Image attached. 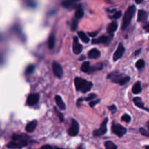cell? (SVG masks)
Listing matches in <instances>:
<instances>
[{"label":"cell","instance_id":"1","mask_svg":"<svg viewBox=\"0 0 149 149\" xmlns=\"http://www.w3.org/2000/svg\"><path fill=\"white\" fill-rule=\"evenodd\" d=\"M28 137L24 135H14L12 137V141L8 144V147L12 149H21L25 147L28 143Z\"/></svg>","mask_w":149,"mask_h":149},{"label":"cell","instance_id":"2","mask_svg":"<svg viewBox=\"0 0 149 149\" xmlns=\"http://www.w3.org/2000/svg\"><path fill=\"white\" fill-rule=\"evenodd\" d=\"M74 83H75L76 90L77 91L82 92L83 93L89 92L92 87V83L79 77H76L74 79Z\"/></svg>","mask_w":149,"mask_h":149},{"label":"cell","instance_id":"3","mask_svg":"<svg viewBox=\"0 0 149 149\" xmlns=\"http://www.w3.org/2000/svg\"><path fill=\"white\" fill-rule=\"evenodd\" d=\"M107 78L111 79L113 82L117 83L119 85H124L127 81H130V78L129 76L120 74L118 71H114L108 75Z\"/></svg>","mask_w":149,"mask_h":149},{"label":"cell","instance_id":"4","mask_svg":"<svg viewBox=\"0 0 149 149\" xmlns=\"http://www.w3.org/2000/svg\"><path fill=\"white\" fill-rule=\"evenodd\" d=\"M136 8L135 5H130L124 15V18H123V24H122V30H125L128 26H130V23H131L132 18L133 15L135 13Z\"/></svg>","mask_w":149,"mask_h":149},{"label":"cell","instance_id":"5","mask_svg":"<svg viewBox=\"0 0 149 149\" xmlns=\"http://www.w3.org/2000/svg\"><path fill=\"white\" fill-rule=\"evenodd\" d=\"M111 130L112 132L116 135L118 136L119 137H121L124 135L126 132H127V129L124 127V126L121 125L119 124H112V127H111Z\"/></svg>","mask_w":149,"mask_h":149},{"label":"cell","instance_id":"6","mask_svg":"<svg viewBox=\"0 0 149 149\" xmlns=\"http://www.w3.org/2000/svg\"><path fill=\"white\" fill-rule=\"evenodd\" d=\"M108 118H106L101 124L100 128L93 131V135L95 137H99V136L103 135L107 132V123H108Z\"/></svg>","mask_w":149,"mask_h":149},{"label":"cell","instance_id":"7","mask_svg":"<svg viewBox=\"0 0 149 149\" xmlns=\"http://www.w3.org/2000/svg\"><path fill=\"white\" fill-rule=\"evenodd\" d=\"M79 132V123L77 122V120L72 119V122H71V126H70L69 129L68 130V134L70 136H77L78 135Z\"/></svg>","mask_w":149,"mask_h":149},{"label":"cell","instance_id":"8","mask_svg":"<svg viewBox=\"0 0 149 149\" xmlns=\"http://www.w3.org/2000/svg\"><path fill=\"white\" fill-rule=\"evenodd\" d=\"M124 52H125V48H124V45H123L122 43H119L118 46V48L116 50V52H114V56H113L114 61H117L118 60H119L124 55Z\"/></svg>","mask_w":149,"mask_h":149},{"label":"cell","instance_id":"9","mask_svg":"<svg viewBox=\"0 0 149 149\" xmlns=\"http://www.w3.org/2000/svg\"><path fill=\"white\" fill-rule=\"evenodd\" d=\"M52 71H53L54 74L57 77H58V78H61L63 74V71L62 67L56 61H54L52 63Z\"/></svg>","mask_w":149,"mask_h":149},{"label":"cell","instance_id":"10","mask_svg":"<svg viewBox=\"0 0 149 149\" xmlns=\"http://www.w3.org/2000/svg\"><path fill=\"white\" fill-rule=\"evenodd\" d=\"M39 94L33 93V94L29 95L28 98H27V105L31 106L36 105L39 102Z\"/></svg>","mask_w":149,"mask_h":149},{"label":"cell","instance_id":"11","mask_svg":"<svg viewBox=\"0 0 149 149\" xmlns=\"http://www.w3.org/2000/svg\"><path fill=\"white\" fill-rule=\"evenodd\" d=\"M73 51H74V54L76 55H79L82 51V46L81 44H79L78 41V38L77 37H74V42H73Z\"/></svg>","mask_w":149,"mask_h":149},{"label":"cell","instance_id":"12","mask_svg":"<svg viewBox=\"0 0 149 149\" xmlns=\"http://www.w3.org/2000/svg\"><path fill=\"white\" fill-rule=\"evenodd\" d=\"M110 41V38L107 36H101L97 39H94L92 41V44H106Z\"/></svg>","mask_w":149,"mask_h":149},{"label":"cell","instance_id":"13","mask_svg":"<svg viewBox=\"0 0 149 149\" xmlns=\"http://www.w3.org/2000/svg\"><path fill=\"white\" fill-rule=\"evenodd\" d=\"M62 5L63 7H64L65 8L67 9H74V8H77V7L78 6L77 5V1H73V0H68V1H63L62 2Z\"/></svg>","mask_w":149,"mask_h":149},{"label":"cell","instance_id":"14","mask_svg":"<svg viewBox=\"0 0 149 149\" xmlns=\"http://www.w3.org/2000/svg\"><path fill=\"white\" fill-rule=\"evenodd\" d=\"M133 102H134V103L135 104L136 106H137L138 108H142V109H144L147 111H149V109H148V108H146V107L144 106V103H143V101H142L140 97H134V98H133Z\"/></svg>","mask_w":149,"mask_h":149},{"label":"cell","instance_id":"15","mask_svg":"<svg viewBox=\"0 0 149 149\" xmlns=\"http://www.w3.org/2000/svg\"><path fill=\"white\" fill-rule=\"evenodd\" d=\"M117 28H118V23L117 21H113L107 27V31L108 34H114L116 31H117Z\"/></svg>","mask_w":149,"mask_h":149},{"label":"cell","instance_id":"16","mask_svg":"<svg viewBox=\"0 0 149 149\" xmlns=\"http://www.w3.org/2000/svg\"><path fill=\"white\" fill-rule=\"evenodd\" d=\"M37 126V120H34V121H31V122H29L28 124H27L26 127V132H28L31 133L35 130Z\"/></svg>","mask_w":149,"mask_h":149},{"label":"cell","instance_id":"17","mask_svg":"<svg viewBox=\"0 0 149 149\" xmlns=\"http://www.w3.org/2000/svg\"><path fill=\"white\" fill-rule=\"evenodd\" d=\"M148 13L143 10H140L138 11V14H137V22H143L147 19Z\"/></svg>","mask_w":149,"mask_h":149},{"label":"cell","instance_id":"18","mask_svg":"<svg viewBox=\"0 0 149 149\" xmlns=\"http://www.w3.org/2000/svg\"><path fill=\"white\" fill-rule=\"evenodd\" d=\"M100 56H101V52L95 48L91 50L88 53L89 58H91V59H96Z\"/></svg>","mask_w":149,"mask_h":149},{"label":"cell","instance_id":"19","mask_svg":"<svg viewBox=\"0 0 149 149\" xmlns=\"http://www.w3.org/2000/svg\"><path fill=\"white\" fill-rule=\"evenodd\" d=\"M55 102H56L57 106H58V108L61 110H65L66 109V105L64 103V102L63 101V99L61 98V97L60 95H56L55 96Z\"/></svg>","mask_w":149,"mask_h":149},{"label":"cell","instance_id":"20","mask_svg":"<svg viewBox=\"0 0 149 149\" xmlns=\"http://www.w3.org/2000/svg\"><path fill=\"white\" fill-rule=\"evenodd\" d=\"M75 16L77 19H80L84 16V10L81 7V5L79 4L78 6L76 8V12H75Z\"/></svg>","mask_w":149,"mask_h":149},{"label":"cell","instance_id":"21","mask_svg":"<svg viewBox=\"0 0 149 149\" xmlns=\"http://www.w3.org/2000/svg\"><path fill=\"white\" fill-rule=\"evenodd\" d=\"M90 68H91V66H90V63L89 61L83 63L81 66V70L84 73H90Z\"/></svg>","mask_w":149,"mask_h":149},{"label":"cell","instance_id":"22","mask_svg":"<svg viewBox=\"0 0 149 149\" xmlns=\"http://www.w3.org/2000/svg\"><path fill=\"white\" fill-rule=\"evenodd\" d=\"M55 45V37L53 34L50 35V38L48 39V48L50 50H52L54 49Z\"/></svg>","mask_w":149,"mask_h":149},{"label":"cell","instance_id":"23","mask_svg":"<svg viewBox=\"0 0 149 149\" xmlns=\"http://www.w3.org/2000/svg\"><path fill=\"white\" fill-rule=\"evenodd\" d=\"M141 84L140 81H137L132 87V92L134 94H138V93L141 92Z\"/></svg>","mask_w":149,"mask_h":149},{"label":"cell","instance_id":"24","mask_svg":"<svg viewBox=\"0 0 149 149\" xmlns=\"http://www.w3.org/2000/svg\"><path fill=\"white\" fill-rule=\"evenodd\" d=\"M78 35H79V37H80V39H81L82 40L84 43H88L89 41H90L88 37H87V36L86 35V34H84L83 31H79Z\"/></svg>","mask_w":149,"mask_h":149},{"label":"cell","instance_id":"25","mask_svg":"<svg viewBox=\"0 0 149 149\" xmlns=\"http://www.w3.org/2000/svg\"><path fill=\"white\" fill-rule=\"evenodd\" d=\"M103 64L102 63H97L95 64V66H91V68H90V73H92V72H94V71H100V70H101L103 68Z\"/></svg>","mask_w":149,"mask_h":149},{"label":"cell","instance_id":"26","mask_svg":"<svg viewBox=\"0 0 149 149\" xmlns=\"http://www.w3.org/2000/svg\"><path fill=\"white\" fill-rule=\"evenodd\" d=\"M106 149H117V146L111 141H106L105 143Z\"/></svg>","mask_w":149,"mask_h":149},{"label":"cell","instance_id":"27","mask_svg":"<svg viewBox=\"0 0 149 149\" xmlns=\"http://www.w3.org/2000/svg\"><path fill=\"white\" fill-rule=\"evenodd\" d=\"M34 69H35V66L34 65H29L26 69V75H29V74H31L34 71Z\"/></svg>","mask_w":149,"mask_h":149},{"label":"cell","instance_id":"28","mask_svg":"<svg viewBox=\"0 0 149 149\" xmlns=\"http://www.w3.org/2000/svg\"><path fill=\"white\" fill-rule=\"evenodd\" d=\"M77 26H78V21L77 19H74L71 23V29L72 31H75L77 28Z\"/></svg>","mask_w":149,"mask_h":149},{"label":"cell","instance_id":"29","mask_svg":"<svg viewBox=\"0 0 149 149\" xmlns=\"http://www.w3.org/2000/svg\"><path fill=\"white\" fill-rule=\"evenodd\" d=\"M135 66L136 68H138V69H141V68H143V67L145 66L144 61H143V60H139V61H137V62H136Z\"/></svg>","mask_w":149,"mask_h":149},{"label":"cell","instance_id":"30","mask_svg":"<svg viewBox=\"0 0 149 149\" xmlns=\"http://www.w3.org/2000/svg\"><path fill=\"white\" fill-rule=\"evenodd\" d=\"M96 97H97V95L92 93V94H90V95L87 96V97H85V98H84V101H94V99Z\"/></svg>","mask_w":149,"mask_h":149},{"label":"cell","instance_id":"31","mask_svg":"<svg viewBox=\"0 0 149 149\" xmlns=\"http://www.w3.org/2000/svg\"><path fill=\"white\" fill-rule=\"evenodd\" d=\"M121 120L124 121H126V122H130L131 121V117L129 114H125L121 117Z\"/></svg>","mask_w":149,"mask_h":149},{"label":"cell","instance_id":"32","mask_svg":"<svg viewBox=\"0 0 149 149\" xmlns=\"http://www.w3.org/2000/svg\"><path fill=\"white\" fill-rule=\"evenodd\" d=\"M121 16V11H117V12H116L111 17V18H112V19H118V18H119Z\"/></svg>","mask_w":149,"mask_h":149},{"label":"cell","instance_id":"33","mask_svg":"<svg viewBox=\"0 0 149 149\" xmlns=\"http://www.w3.org/2000/svg\"><path fill=\"white\" fill-rule=\"evenodd\" d=\"M140 132L141 133V135H143V136H146V137H149V132L147 131V130H145L144 128H143V127L140 128Z\"/></svg>","mask_w":149,"mask_h":149},{"label":"cell","instance_id":"34","mask_svg":"<svg viewBox=\"0 0 149 149\" xmlns=\"http://www.w3.org/2000/svg\"><path fill=\"white\" fill-rule=\"evenodd\" d=\"M55 112H56L57 114H58V117H59V119H60V120H61V122H63V121H64V116H63V114H61V112H59V111H57L56 108H55Z\"/></svg>","mask_w":149,"mask_h":149},{"label":"cell","instance_id":"35","mask_svg":"<svg viewBox=\"0 0 149 149\" xmlns=\"http://www.w3.org/2000/svg\"><path fill=\"white\" fill-rule=\"evenodd\" d=\"M100 101H101V100H100V99H98V100H96V101H91V102L90 103V106L91 107H94L96 105V104H97L98 103H100Z\"/></svg>","mask_w":149,"mask_h":149},{"label":"cell","instance_id":"36","mask_svg":"<svg viewBox=\"0 0 149 149\" xmlns=\"http://www.w3.org/2000/svg\"><path fill=\"white\" fill-rule=\"evenodd\" d=\"M108 109H109L112 113H114L116 111H117V107H116L114 105H112L111 106H108Z\"/></svg>","mask_w":149,"mask_h":149},{"label":"cell","instance_id":"37","mask_svg":"<svg viewBox=\"0 0 149 149\" xmlns=\"http://www.w3.org/2000/svg\"><path fill=\"white\" fill-rule=\"evenodd\" d=\"M40 149H53V148L50 146V145H44Z\"/></svg>","mask_w":149,"mask_h":149},{"label":"cell","instance_id":"38","mask_svg":"<svg viewBox=\"0 0 149 149\" xmlns=\"http://www.w3.org/2000/svg\"><path fill=\"white\" fill-rule=\"evenodd\" d=\"M97 34V31H96V32H89L88 33V35H90V37H95Z\"/></svg>","mask_w":149,"mask_h":149},{"label":"cell","instance_id":"39","mask_svg":"<svg viewBox=\"0 0 149 149\" xmlns=\"http://www.w3.org/2000/svg\"><path fill=\"white\" fill-rule=\"evenodd\" d=\"M144 29L146 30V32L149 33V23L147 24V25L145 26H144Z\"/></svg>","mask_w":149,"mask_h":149},{"label":"cell","instance_id":"40","mask_svg":"<svg viewBox=\"0 0 149 149\" xmlns=\"http://www.w3.org/2000/svg\"><path fill=\"white\" fill-rule=\"evenodd\" d=\"M140 51H141V50H138L136 51L135 53V56H137V55H138L140 53Z\"/></svg>","mask_w":149,"mask_h":149},{"label":"cell","instance_id":"41","mask_svg":"<svg viewBox=\"0 0 149 149\" xmlns=\"http://www.w3.org/2000/svg\"><path fill=\"white\" fill-rule=\"evenodd\" d=\"M143 2V1H135V3L136 4H140Z\"/></svg>","mask_w":149,"mask_h":149},{"label":"cell","instance_id":"42","mask_svg":"<svg viewBox=\"0 0 149 149\" xmlns=\"http://www.w3.org/2000/svg\"><path fill=\"white\" fill-rule=\"evenodd\" d=\"M145 148H146V149H149V146H145Z\"/></svg>","mask_w":149,"mask_h":149},{"label":"cell","instance_id":"43","mask_svg":"<svg viewBox=\"0 0 149 149\" xmlns=\"http://www.w3.org/2000/svg\"><path fill=\"white\" fill-rule=\"evenodd\" d=\"M83 59H84V55H83L82 57H81V58H80V60H83Z\"/></svg>","mask_w":149,"mask_h":149},{"label":"cell","instance_id":"44","mask_svg":"<svg viewBox=\"0 0 149 149\" xmlns=\"http://www.w3.org/2000/svg\"><path fill=\"white\" fill-rule=\"evenodd\" d=\"M147 127H148V130H149V121L148 122V124H147Z\"/></svg>","mask_w":149,"mask_h":149}]
</instances>
